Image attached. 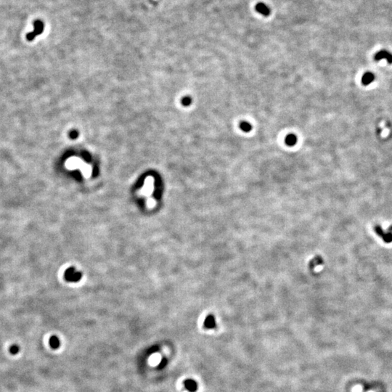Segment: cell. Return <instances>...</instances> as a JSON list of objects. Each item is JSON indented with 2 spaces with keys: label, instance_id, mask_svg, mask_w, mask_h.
<instances>
[{
  "label": "cell",
  "instance_id": "4fadbf2b",
  "mask_svg": "<svg viewBox=\"0 0 392 392\" xmlns=\"http://www.w3.org/2000/svg\"><path fill=\"white\" fill-rule=\"evenodd\" d=\"M183 103L185 105H188L190 103V100L189 98H185L183 100Z\"/></svg>",
  "mask_w": 392,
  "mask_h": 392
},
{
  "label": "cell",
  "instance_id": "5b68a950",
  "mask_svg": "<svg viewBox=\"0 0 392 392\" xmlns=\"http://www.w3.org/2000/svg\"><path fill=\"white\" fill-rule=\"evenodd\" d=\"M185 389L189 392H195L198 389V383L193 379H187L184 382Z\"/></svg>",
  "mask_w": 392,
  "mask_h": 392
},
{
  "label": "cell",
  "instance_id": "7a4b0ae2",
  "mask_svg": "<svg viewBox=\"0 0 392 392\" xmlns=\"http://www.w3.org/2000/svg\"><path fill=\"white\" fill-rule=\"evenodd\" d=\"M81 277V275L79 272L75 271L73 268L68 269L65 272V278L68 281H73L76 282L79 280Z\"/></svg>",
  "mask_w": 392,
  "mask_h": 392
},
{
  "label": "cell",
  "instance_id": "52a82bcc",
  "mask_svg": "<svg viewBox=\"0 0 392 392\" xmlns=\"http://www.w3.org/2000/svg\"><path fill=\"white\" fill-rule=\"evenodd\" d=\"M60 343H60L59 338L55 335H52L50 338V345L52 349H57L60 346Z\"/></svg>",
  "mask_w": 392,
  "mask_h": 392
},
{
  "label": "cell",
  "instance_id": "9c48e42d",
  "mask_svg": "<svg viewBox=\"0 0 392 392\" xmlns=\"http://www.w3.org/2000/svg\"><path fill=\"white\" fill-rule=\"evenodd\" d=\"M205 327H208V328H212V327H214L215 322L214 320H213V318L211 317L208 318L205 322Z\"/></svg>",
  "mask_w": 392,
  "mask_h": 392
},
{
  "label": "cell",
  "instance_id": "8992f818",
  "mask_svg": "<svg viewBox=\"0 0 392 392\" xmlns=\"http://www.w3.org/2000/svg\"><path fill=\"white\" fill-rule=\"evenodd\" d=\"M375 80V76L371 72H366L362 77V83L364 85H369Z\"/></svg>",
  "mask_w": 392,
  "mask_h": 392
},
{
  "label": "cell",
  "instance_id": "ba28073f",
  "mask_svg": "<svg viewBox=\"0 0 392 392\" xmlns=\"http://www.w3.org/2000/svg\"><path fill=\"white\" fill-rule=\"evenodd\" d=\"M286 142V143L288 145H295V144H296V136H294L293 135H288V137H287Z\"/></svg>",
  "mask_w": 392,
  "mask_h": 392
},
{
  "label": "cell",
  "instance_id": "7c38bea8",
  "mask_svg": "<svg viewBox=\"0 0 392 392\" xmlns=\"http://www.w3.org/2000/svg\"><path fill=\"white\" fill-rule=\"evenodd\" d=\"M167 362H168L167 359L163 358L162 360H161V362L160 364H159L158 368H161V369H163V368H165V367L166 366V364H167Z\"/></svg>",
  "mask_w": 392,
  "mask_h": 392
},
{
  "label": "cell",
  "instance_id": "3957f363",
  "mask_svg": "<svg viewBox=\"0 0 392 392\" xmlns=\"http://www.w3.org/2000/svg\"><path fill=\"white\" fill-rule=\"evenodd\" d=\"M375 59L376 61H381V60L385 59L389 63H392V55L390 52L386 50H381L378 52L375 55Z\"/></svg>",
  "mask_w": 392,
  "mask_h": 392
},
{
  "label": "cell",
  "instance_id": "8fae6325",
  "mask_svg": "<svg viewBox=\"0 0 392 392\" xmlns=\"http://www.w3.org/2000/svg\"><path fill=\"white\" fill-rule=\"evenodd\" d=\"M19 350H20V348H19V346L16 344L13 345V346H10V348H9V352H10L12 354H17L19 352Z\"/></svg>",
  "mask_w": 392,
  "mask_h": 392
},
{
  "label": "cell",
  "instance_id": "30bf717a",
  "mask_svg": "<svg viewBox=\"0 0 392 392\" xmlns=\"http://www.w3.org/2000/svg\"><path fill=\"white\" fill-rule=\"evenodd\" d=\"M240 128H241L242 131H249L251 129V124L247 123V122H243V123L240 124Z\"/></svg>",
  "mask_w": 392,
  "mask_h": 392
},
{
  "label": "cell",
  "instance_id": "277c9868",
  "mask_svg": "<svg viewBox=\"0 0 392 392\" xmlns=\"http://www.w3.org/2000/svg\"><path fill=\"white\" fill-rule=\"evenodd\" d=\"M256 10H257L258 13H259L260 14L264 15V16H268L271 13L270 9L269 8L268 6L266 5L265 4H264L262 2L257 4V6H256Z\"/></svg>",
  "mask_w": 392,
  "mask_h": 392
},
{
  "label": "cell",
  "instance_id": "6da1fadb",
  "mask_svg": "<svg viewBox=\"0 0 392 392\" xmlns=\"http://www.w3.org/2000/svg\"><path fill=\"white\" fill-rule=\"evenodd\" d=\"M34 29L33 31H31L26 35V39L28 41H32L36 36L39 35L43 32L44 29V24L41 20H36L34 23Z\"/></svg>",
  "mask_w": 392,
  "mask_h": 392
}]
</instances>
